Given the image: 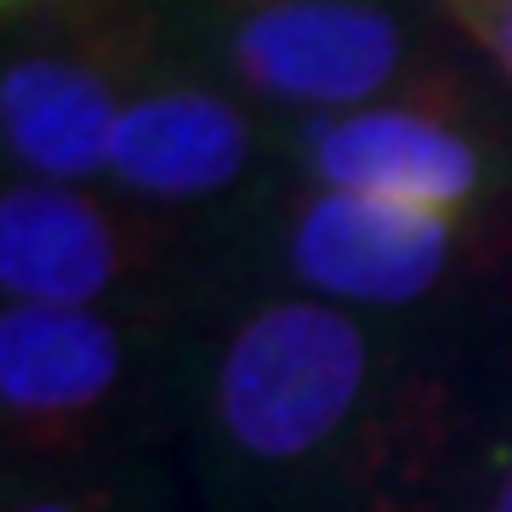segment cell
<instances>
[{
  "mask_svg": "<svg viewBox=\"0 0 512 512\" xmlns=\"http://www.w3.org/2000/svg\"><path fill=\"white\" fill-rule=\"evenodd\" d=\"M296 154L302 171L330 194H370L450 217H478L495 188V154L467 126L456 92L313 114L296 131Z\"/></svg>",
  "mask_w": 512,
  "mask_h": 512,
  "instance_id": "5",
  "label": "cell"
},
{
  "mask_svg": "<svg viewBox=\"0 0 512 512\" xmlns=\"http://www.w3.org/2000/svg\"><path fill=\"white\" fill-rule=\"evenodd\" d=\"M279 262L291 274V291L302 296L370 319L427 325L421 313L456 291L461 274H478L484 222L427 205L308 188L285 205Z\"/></svg>",
  "mask_w": 512,
  "mask_h": 512,
  "instance_id": "3",
  "label": "cell"
},
{
  "mask_svg": "<svg viewBox=\"0 0 512 512\" xmlns=\"http://www.w3.org/2000/svg\"><path fill=\"white\" fill-rule=\"evenodd\" d=\"M461 359L421 325L245 291L177 325V444L200 512H439Z\"/></svg>",
  "mask_w": 512,
  "mask_h": 512,
  "instance_id": "1",
  "label": "cell"
},
{
  "mask_svg": "<svg viewBox=\"0 0 512 512\" xmlns=\"http://www.w3.org/2000/svg\"><path fill=\"white\" fill-rule=\"evenodd\" d=\"M177 325L183 313L6 302V484L86 473L177 444Z\"/></svg>",
  "mask_w": 512,
  "mask_h": 512,
  "instance_id": "2",
  "label": "cell"
},
{
  "mask_svg": "<svg viewBox=\"0 0 512 512\" xmlns=\"http://www.w3.org/2000/svg\"><path fill=\"white\" fill-rule=\"evenodd\" d=\"M256 126L234 97L211 86H148L131 92L114 126L109 177L131 200L205 205L245 183Z\"/></svg>",
  "mask_w": 512,
  "mask_h": 512,
  "instance_id": "8",
  "label": "cell"
},
{
  "mask_svg": "<svg viewBox=\"0 0 512 512\" xmlns=\"http://www.w3.org/2000/svg\"><path fill=\"white\" fill-rule=\"evenodd\" d=\"M439 512H512V336L461 359L456 439Z\"/></svg>",
  "mask_w": 512,
  "mask_h": 512,
  "instance_id": "9",
  "label": "cell"
},
{
  "mask_svg": "<svg viewBox=\"0 0 512 512\" xmlns=\"http://www.w3.org/2000/svg\"><path fill=\"white\" fill-rule=\"evenodd\" d=\"M18 6H29V0H6V12H18Z\"/></svg>",
  "mask_w": 512,
  "mask_h": 512,
  "instance_id": "13",
  "label": "cell"
},
{
  "mask_svg": "<svg viewBox=\"0 0 512 512\" xmlns=\"http://www.w3.org/2000/svg\"><path fill=\"white\" fill-rule=\"evenodd\" d=\"M222 63L262 103L348 114L410 92H450L416 40L376 0H222Z\"/></svg>",
  "mask_w": 512,
  "mask_h": 512,
  "instance_id": "4",
  "label": "cell"
},
{
  "mask_svg": "<svg viewBox=\"0 0 512 512\" xmlns=\"http://www.w3.org/2000/svg\"><path fill=\"white\" fill-rule=\"evenodd\" d=\"M160 279V234L120 217L86 188L6 183L0 194V285L6 302L40 308L171 313L143 296Z\"/></svg>",
  "mask_w": 512,
  "mask_h": 512,
  "instance_id": "6",
  "label": "cell"
},
{
  "mask_svg": "<svg viewBox=\"0 0 512 512\" xmlns=\"http://www.w3.org/2000/svg\"><path fill=\"white\" fill-rule=\"evenodd\" d=\"M478 46L490 52V63L501 69V80L512 86V6H501L490 23H484V35H478Z\"/></svg>",
  "mask_w": 512,
  "mask_h": 512,
  "instance_id": "11",
  "label": "cell"
},
{
  "mask_svg": "<svg viewBox=\"0 0 512 512\" xmlns=\"http://www.w3.org/2000/svg\"><path fill=\"white\" fill-rule=\"evenodd\" d=\"M137 52L126 29H97L86 40H57L35 52H12L0 74V131L6 160L23 165L29 183L80 188L109 171L114 126H120V63Z\"/></svg>",
  "mask_w": 512,
  "mask_h": 512,
  "instance_id": "7",
  "label": "cell"
},
{
  "mask_svg": "<svg viewBox=\"0 0 512 512\" xmlns=\"http://www.w3.org/2000/svg\"><path fill=\"white\" fill-rule=\"evenodd\" d=\"M507 6H512V0H507Z\"/></svg>",
  "mask_w": 512,
  "mask_h": 512,
  "instance_id": "14",
  "label": "cell"
},
{
  "mask_svg": "<svg viewBox=\"0 0 512 512\" xmlns=\"http://www.w3.org/2000/svg\"><path fill=\"white\" fill-rule=\"evenodd\" d=\"M444 12H450V18L461 23V29H467V35H484V23L495 18V12H501V6H507V0H439Z\"/></svg>",
  "mask_w": 512,
  "mask_h": 512,
  "instance_id": "12",
  "label": "cell"
},
{
  "mask_svg": "<svg viewBox=\"0 0 512 512\" xmlns=\"http://www.w3.org/2000/svg\"><path fill=\"white\" fill-rule=\"evenodd\" d=\"M160 461L131 456L86 467V473L6 484V512H177V490Z\"/></svg>",
  "mask_w": 512,
  "mask_h": 512,
  "instance_id": "10",
  "label": "cell"
}]
</instances>
